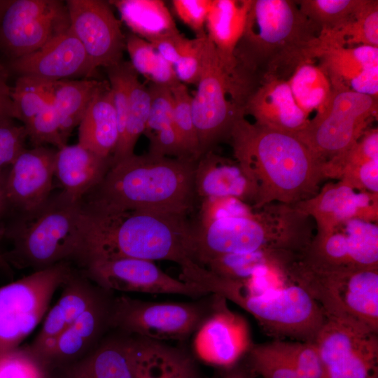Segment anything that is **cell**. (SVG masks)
Masks as SVG:
<instances>
[{"label":"cell","mask_w":378,"mask_h":378,"mask_svg":"<svg viewBox=\"0 0 378 378\" xmlns=\"http://www.w3.org/2000/svg\"><path fill=\"white\" fill-rule=\"evenodd\" d=\"M150 106L148 86L139 80L136 74L132 81L125 122L112 157L111 166L134 154L136 142L146 129Z\"/></svg>","instance_id":"8d00e7d4"},{"label":"cell","mask_w":378,"mask_h":378,"mask_svg":"<svg viewBox=\"0 0 378 378\" xmlns=\"http://www.w3.org/2000/svg\"><path fill=\"white\" fill-rule=\"evenodd\" d=\"M300 260L324 270L378 269V227L369 220L353 218L309 243Z\"/></svg>","instance_id":"9a60e30c"},{"label":"cell","mask_w":378,"mask_h":378,"mask_svg":"<svg viewBox=\"0 0 378 378\" xmlns=\"http://www.w3.org/2000/svg\"><path fill=\"white\" fill-rule=\"evenodd\" d=\"M111 166V159L93 153L78 143L56 150L54 174L62 192L71 199L82 200L103 179Z\"/></svg>","instance_id":"4316f807"},{"label":"cell","mask_w":378,"mask_h":378,"mask_svg":"<svg viewBox=\"0 0 378 378\" xmlns=\"http://www.w3.org/2000/svg\"><path fill=\"white\" fill-rule=\"evenodd\" d=\"M245 357L249 369L261 378H304L281 352L275 340L253 344Z\"/></svg>","instance_id":"ab89813d"},{"label":"cell","mask_w":378,"mask_h":378,"mask_svg":"<svg viewBox=\"0 0 378 378\" xmlns=\"http://www.w3.org/2000/svg\"><path fill=\"white\" fill-rule=\"evenodd\" d=\"M9 71L0 64V122L13 118L12 88L8 85Z\"/></svg>","instance_id":"f907efd6"},{"label":"cell","mask_w":378,"mask_h":378,"mask_svg":"<svg viewBox=\"0 0 378 378\" xmlns=\"http://www.w3.org/2000/svg\"><path fill=\"white\" fill-rule=\"evenodd\" d=\"M62 287L59 300L48 309L40 331L27 347L43 364L58 337L106 292L74 272Z\"/></svg>","instance_id":"44dd1931"},{"label":"cell","mask_w":378,"mask_h":378,"mask_svg":"<svg viewBox=\"0 0 378 378\" xmlns=\"http://www.w3.org/2000/svg\"><path fill=\"white\" fill-rule=\"evenodd\" d=\"M125 43L130 62L138 74L144 76L150 83L170 87L178 82L174 67L150 42L129 33L125 36Z\"/></svg>","instance_id":"74e56055"},{"label":"cell","mask_w":378,"mask_h":378,"mask_svg":"<svg viewBox=\"0 0 378 378\" xmlns=\"http://www.w3.org/2000/svg\"><path fill=\"white\" fill-rule=\"evenodd\" d=\"M197 85V90L192 100V113L200 157L213 150L220 141L229 139L235 122L245 117L244 109L237 102L228 75L207 36L203 49L202 73Z\"/></svg>","instance_id":"7c38bea8"},{"label":"cell","mask_w":378,"mask_h":378,"mask_svg":"<svg viewBox=\"0 0 378 378\" xmlns=\"http://www.w3.org/2000/svg\"><path fill=\"white\" fill-rule=\"evenodd\" d=\"M275 340L281 352L304 378H324L319 356L312 342Z\"/></svg>","instance_id":"f6af8a7d"},{"label":"cell","mask_w":378,"mask_h":378,"mask_svg":"<svg viewBox=\"0 0 378 378\" xmlns=\"http://www.w3.org/2000/svg\"><path fill=\"white\" fill-rule=\"evenodd\" d=\"M190 38L178 32L162 36L150 43L159 54L174 67L177 64Z\"/></svg>","instance_id":"681fc988"},{"label":"cell","mask_w":378,"mask_h":378,"mask_svg":"<svg viewBox=\"0 0 378 378\" xmlns=\"http://www.w3.org/2000/svg\"><path fill=\"white\" fill-rule=\"evenodd\" d=\"M70 29L97 70L123 61L125 35L108 1L67 0Z\"/></svg>","instance_id":"e0dca14e"},{"label":"cell","mask_w":378,"mask_h":378,"mask_svg":"<svg viewBox=\"0 0 378 378\" xmlns=\"http://www.w3.org/2000/svg\"><path fill=\"white\" fill-rule=\"evenodd\" d=\"M72 272L60 262L0 287V354L19 348L34 330Z\"/></svg>","instance_id":"30bf717a"},{"label":"cell","mask_w":378,"mask_h":378,"mask_svg":"<svg viewBox=\"0 0 378 378\" xmlns=\"http://www.w3.org/2000/svg\"><path fill=\"white\" fill-rule=\"evenodd\" d=\"M244 111L257 125L295 134L310 120L297 104L288 80L275 77L262 80L248 97Z\"/></svg>","instance_id":"d4e9b609"},{"label":"cell","mask_w":378,"mask_h":378,"mask_svg":"<svg viewBox=\"0 0 378 378\" xmlns=\"http://www.w3.org/2000/svg\"><path fill=\"white\" fill-rule=\"evenodd\" d=\"M193 302H157L122 295L111 299L109 328L157 341L185 340L214 309V298Z\"/></svg>","instance_id":"9c48e42d"},{"label":"cell","mask_w":378,"mask_h":378,"mask_svg":"<svg viewBox=\"0 0 378 378\" xmlns=\"http://www.w3.org/2000/svg\"><path fill=\"white\" fill-rule=\"evenodd\" d=\"M24 126L27 139L34 147L50 144L59 149L66 145L61 133L57 112L51 102Z\"/></svg>","instance_id":"7bdbcfd3"},{"label":"cell","mask_w":378,"mask_h":378,"mask_svg":"<svg viewBox=\"0 0 378 378\" xmlns=\"http://www.w3.org/2000/svg\"><path fill=\"white\" fill-rule=\"evenodd\" d=\"M13 118L27 123L51 102V84L18 76L12 88Z\"/></svg>","instance_id":"60d3db41"},{"label":"cell","mask_w":378,"mask_h":378,"mask_svg":"<svg viewBox=\"0 0 378 378\" xmlns=\"http://www.w3.org/2000/svg\"><path fill=\"white\" fill-rule=\"evenodd\" d=\"M370 46L378 48V1L365 0L354 18L339 30L320 34L318 49Z\"/></svg>","instance_id":"d590c367"},{"label":"cell","mask_w":378,"mask_h":378,"mask_svg":"<svg viewBox=\"0 0 378 378\" xmlns=\"http://www.w3.org/2000/svg\"><path fill=\"white\" fill-rule=\"evenodd\" d=\"M106 291L83 312L57 340L43 365L66 368L91 352L109 328L111 298Z\"/></svg>","instance_id":"cb8c5ba5"},{"label":"cell","mask_w":378,"mask_h":378,"mask_svg":"<svg viewBox=\"0 0 378 378\" xmlns=\"http://www.w3.org/2000/svg\"><path fill=\"white\" fill-rule=\"evenodd\" d=\"M221 378H256L254 373L246 365L237 364L236 365L224 370Z\"/></svg>","instance_id":"f5cc1de1"},{"label":"cell","mask_w":378,"mask_h":378,"mask_svg":"<svg viewBox=\"0 0 378 378\" xmlns=\"http://www.w3.org/2000/svg\"><path fill=\"white\" fill-rule=\"evenodd\" d=\"M27 139V134L23 125H17L13 119L0 122V172L8 169L24 148Z\"/></svg>","instance_id":"bcb514c9"},{"label":"cell","mask_w":378,"mask_h":378,"mask_svg":"<svg viewBox=\"0 0 378 378\" xmlns=\"http://www.w3.org/2000/svg\"><path fill=\"white\" fill-rule=\"evenodd\" d=\"M289 279L318 304L325 318L356 323L378 332V269L324 270L299 258Z\"/></svg>","instance_id":"ba28073f"},{"label":"cell","mask_w":378,"mask_h":378,"mask_svg":"<svg viewBox=\"0 0 378 378\" xmlns=\"http://www.w3.org/2000/svg\"><path fill=\"white\" fill-rule=\"evenodd\" d=\"M61 378H134L130 335L108 337L88 354L64 368Z\"/></svg>","instance_id":"4dcf8cb0"},{"label":"cell","mask_w":378,"mask_h":378,"mask_svg":"<svg viewBox=\"0 0 378 378\" xmlns=\"http://www.w3.org/2000/svg\"><path fill=\"white\" fill-rule=\"evenodd\" d=\"M320 34L295 1L251 0L230 76L245 102L266 78L288 80L299 64L314 61Z\"/></svg>","instance_id":"6da1fadb"},{"label":"cell","mask_w":378,"mask_h":378,"mask_svg":"<svg viewBox=\"0 0 378 378\" xmlns=\"http://www.w3.org/2000/svg\"><path fill=\"white\" fill-rule=\"evenodd\" d=\"M172 4L178 18L196 37L206 35L205 24L212 0H173Z\"/></svg>","instance_id":"c3c4849f"},{"label":"cell","mask_w":378,"mask_h":378,"mask_svg":"<svg viewBox=\"0 0 378 378\" xmlns=\"http://www.w3.org/2000/svg\"><path fill=\"white\" fill-rule=\"evenodd\" d=\"M263 249L298 252L300 241L288 232L267 229L238 199L202 200L194 224L192 260L202 265L216 256Z\"/></svg>","instance_id":"52a82bcc"},{"label":"cell","mask_w":378,"mask_h":378,"mask_svg":"<svg viewBox=\"0 0 378 378\" xmlns=\"http://www.w3.org/2000/svg\"><path fill=\"white\" fill-rule=\"evenodd\" d=\"M196 162L149 153L133 154L113 164L83 201L98 208L187 215L197 200L194 185Z\"/></svg>","instance_id":"277c9868"},{"label":"cell","mask_w":378,"mask_h":378,"mask_svg":"<svg viewBox=\"0 0 378 378\" xmlns=\"http://www.w3.org/2000/svg\"><path fill=\"white\" fill-rule=\"evenodd\" d=\"M130 337L134 378H204L193 357L184 349L162 341Z\"/></svg>","instance_id":"484cf974"},{"label":"cell","mask_w":378,"mask_h":378,"mask_svg":"<svg viewBox=\"0 0 378 378\" xmlns=\"http://www.w3.org/2000/svg\"><path fill=\"white\" fill-rule=\"evenodd\" d=\"M83 267L86 276L108 292L176 294L192 298L209 295L191 283L171 276L150 260L130 258L94 260Z\"/></svg>","instance_id":"2e32d148"},{"label":"cell","mask_w":378,"mask_h":378,"mask_svg":"<svg viewBox=\"0 0 378 378\" xmlns=\"http://www.w3.org/2000/svg\"><path fill=\"white\" fill-rule=\"evenodd\" d=\"M7 68L18 76L45 82L91 79L97 74L70 29L31 53L9 61Z\"/></svg>","instance_id":"d6986e66"},{"label":"cell","mask_w":378,"mask_h":378,"mask_svg":"<svg viewBox=\"0 0 378 378\" xmlns=\"http://www.w3.org/2000/svg\"><path fill=\"white\" fill-rule=\"evenodd\" d=\"M83 200H74L62 191L37 209L20 215L4 236L11 239L12 250L4 254L20 267L43 270L69 259L78 260L83 237Z\"/></svg>","instance_id":"8992f818"},{"label":"cell","mask_w":378,"mask_h":378,"mask_svg":"<svg viewBox=\"0 0 378 378\" xmlns=\"http://www.w3.org/2000/svg\"><path fill=\"white\" fill-rule=\"evenodd\" d=\"M212 295L213 311L196 332L194 346L205 363L225 370L240 363L253 343L244 318L228 309L224 298Z\"/></svg>","instance_id":"ac0fdd59"},{"label":"cell","mask_w":378,"mask_h":378,"mask_svg":"<svg viewBox=\"0 0 378 378\" xmlns=\"http://www.w3.org/2000/svg\"><path fill=\"white\" fill-rule=\"evenodd\" d=\"M8 2V0H0V19Z\"/></svg>","instance_id":"db71d44e"},{"label":"cell","mask_w":378,"mask_h":378,"mask_svg":"<svg viewBox=\"0 0 378 378\" xmlns=\"http://www.w3.org/2000/svg\"><path fill=\"white\" fill-rule=\"evenodd\" d=\"M101 80L95 79L63 80L52 83L51 103L60 124L62 135L66 142L78 126Z\"/></svg>","instance_id":"836d02e7"},{"label":"cell","mask_w":378,"mask_h":378,"mask_svg":"<svg viewBox=\"0 0 378 378\" xmlns=\"http://www.w3.org/2000/svg\"><path fill=\"white\" fill-rule=\"evenodd\" d=\"M206 38V35L190 38L182 56L174 66L179 82L185 85H197L202 73V54Z\"/></svg>","instance_id":"7dc6e473"},{"label":"cell","mask_w":378,"mask_h":378,"mask_svg":"<svg viewBox=\"0 0 378 378\" xmlns=\"http://www.w3.org/2000/svg\"><path fill=\"white\" fill-rule=\"evenodd\" d=\"M56 150L46 146L24 148L8 167L5 188L10 211L28 214L48 200Z\"/></svg>","instance_id":"ffe728a7"},{"label":"cell","mask_w":378,"mask_h":378,"mask_svg":"<svg viewBox=\"0 0 378 378\" xmlns=\"http://www.w3.org/2000/svg\"><path fill=\"white\" fill-rule=\"evenodd\" d=\"M69 29L66 1L8 0L0 19V51L13 60Z\"/></svg>","instance_id":"5bb4252c"},{"label":"cell","mask_w":378,"mask_h":378,"mask_svg":"<svg viewBox=\"0 0 378 378\" xmlns=\"http://www.w3.org/2000/svg\"><path fill=\"white\" fill-rule=\"evenodd\" d=\"M150 112L144 134L149 140L150 154L186 158L176 132L173 117V97L170 86L150 83ZM192 160V159H191Z\"/></svg>","instance_id":"1f68e13d"},{"label":"cell","mask_w":378,"mask_h":378,"mask_svg":"<svg viewBox=\"0 0 378 378\" xmlns=\"http://www.w3.org/2000/svg\"><path fill=\"white\" fill-rule=\"evenodd\" d=\"M377 97L333 90L326 107L296 135L324 165L351 149L377 115Z\"/></svg>","instance_id":"8fae6325"},{"label":"cell","mask_w":378,"mask_h":378,"mask_svg":"<svg viewBox=\"0 0 378 378\" xmlns=\"http://www.w3.org/2000/svg\"><path fill=\"white\" fill-rule=\"evenodd\" d=\"M1 239H0L1 240ZM6 260L4 254H2L0 253V265H1L3 262H4Z\"/></svg>","instance_id":"11a10c76"},{"label":"cell","mask_w":378,"mask_h":378,"mask_svg":"<svg viewBox=\"0 0 378 378\" xmlns=\"http://www.w3.org/2000/svg\"><path fill=\"white\" fill-rule=\"evenodd\" d=\"M316 59L333 90H349L378 97V48L370 46L325 47Z\"/></svg>","instance_id":"7402d4cb"},{"label":"cell","mask_w":378,"mask_h":378,"mask_svg":"<svg viewBox=\"0 0 378 378\" xmlns=\"http://www.w3.org/2000/svg\"><path fill=\"white\" fill-rule=\"evenodd\" d=\"M365 0H298L301 12L321 31H336L352 20Z\"/></svg>","instance_id":"f35d334b"},{"label":"cell","mask_w":378,"mask_h":378,"mask_svg":"<svg viewBox=\"0 0 378 378\" xmlns=\"http://www.w3.org/2000/svg\"><path fill=\"white\" fill-rule=\"evenodd\" d=\"M229 139L254 188L257 206L308 200L325 176L323 163L295 134L251 123L244 117L235 122Z\"/></svg>","instance_id":"3957f363"},{"label":"cell","mask_w":378,"mask_h":378,"mask_svg":"<svg viewBox=\"0 0 378 378\" xmlns=\"http://www.w3.org/2000/svg\"><path fill=\"white\" fill-rule=\"evenodd\" d=\"M251 0H212L205 29L228 76L235 66L234 51L242 36Z\"/></svg>","instance_id":"f546056e"},{"label":"cell","mask_w":378,"mask_h":378,"mask_svg":"<svg viewBox=\"0 0 378 378\" xmlns=\"http://www.w3.org/2000/svg\"><path fill=\"white\" fill-rule=\"evenodd\" d=\"M0 378H50L49 370L27 348L0 354Z\"/></svg>","instance_id":"ee69618b"},{"label":"cell","mask_w":378,"mask_h":378,"mask_svg":"<svg viewBox=\"0 0 378 378\" xmlns=\"http://www.w3.org/2000/svg\"><path fill=\"white\" fill-rule=\"evenodd\" d=\"M173 97L174 123L186 158L197 160L199 141L192 113V96L186 85L177 82L170 87Z\"/></svg>","instance_id":"b9f144b4"},{"label":"cell","mask_w":378,"mask_h":378,"mask_svg":"<svg viewBox=\"0 0 378 378\" xmlns=\"http://www.w3.org/2000/svg\"><path fill=\"white\" fill-rule=\"evenodd\" d=\"M118 140L111 87L108 80H101L78 125V144L112 160Z\"/></svg>","instance_id":"f1b7e54d"},{"label":"cell","mask_w":378,"mask_h":378,"mask_svg":"<svg viewBox=\"0 0 378 378\" xmlns=\"http://www.w3.org/2000/svg\"><path fill=\"white\" fill-rule=\"evenodd\" d=\"M6 169L0 172V230H5L3 220L10 211L5 188Z\"/></svg>","instance_id":"816d5d0a"},{"label":"cell","mask_w":378,"mask_h":378,"mask_svg":"<svg viewBox=\"0 0 378 378\" xmlns=\"http://www.w3.org/2000/svg\"><path fill=\"white\" fill-rule=\"evenodd\" d=\"M194 185L197 199L234 197L255 200L254 188L237 162L210 150L197 160Z\"/></svg>","instance_id":"83f0119b"},{"label":"cell","mask_w":378,"mask_h":378,"mask_svg":"<svg viewBox=\"0 0 378 378\" xmlns=\"http://www.w3.org/2000/svg\"><path fill=\"white\" fill-rule=\"evenodd\" d=\"M312 342L324 378H378V332L356 323L326 318Z\"/></svg>","instance_id":"4fadbf2b"},{"label":"cell","mask_w":378,"mask_h":378,"mask_svg":"<svg viewBox=\"0 0 378 378\" xmlns=\"http://www.w3.org/2000/svg\"><path fill=\"white\" fill-rule=\"evenodd\" d=\"M108 2L117 8L121 20L130 29L131 33L150 43L179 31L162 0H114Z\"/></svg>","instance_id":"d6a6232c"},{"label":"cell","mask_w":378,"mask_h":378,"mask_svg":"<svg viewBox=\"0 0 378 378\" xmlns=\"http://www.w3.org/2000/svg\"><path fill=\"white\" fill-rule=\"evenodd\" d=\"M180 279L237 304L274 340L311 342L326 320L318 304L292 282L259 291L245 281L220 276L194 261L181 266Z\"/></svg>","instance_id":"5b68a950"},{"label":"cell","mask_w":378,"mask_h":378,"mask_svg":"<svg viewBox=\"0 0 378 378\" xmlns=\"http://www.w3.org/2000/svg\"><path fill=\"white\" fill-rule=\"evenodd\" d=\"M84 230L78 261L122 258L192 260L194 224L187 215L139 209H110L83 202Z\"/></svg>","instance_id":"7a4b0ae2"},{"label":"cell","mask_w":378,"mask_h":378,"mask_svg":"<svg viewBox=\"0 0 378 378\" xmlns=\"http://www.w3.org/2000/svg\"><path fill=\"white\" fill-rule=\"evenodd\" d=\"M5 230H0V239L4 237Z\"/></svg>","instance_id":"9f6ffc18"},{"label":"cell","mask_w":378,"mask_h":378,"mask_svg":"<svg viewBox=\"0 0 378 378\" xmlns=\"http://www.w3.org/2000/svg\"><path fill=\"white\" fill-rule=\"evenodd\" d=\"M287 80L297 104L307 115L322 111L333 90L326 73L314 61L299 64Z\"/></svg>","instance_id":"e575fe53"},{"label":"cell","mask_w":378,"mask_h":378,"mask_svg":"<svg viewBox=\"0 0 378 378\" xmlns=\"http://www.w3.org/2000/svg\"><path fill=\"white\" fill-rule=\"evenodd\" d=\"M349 183L341 181L328 185L316 195L300 202V211L316 219L318 234L328 232L353 218L365 220L377 217V194L358 193Z\"/></svg>","instance_id":"603a6c76"}]
</instances>
